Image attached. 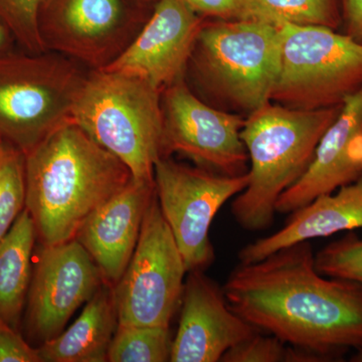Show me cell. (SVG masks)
I'll use <instances>...</instances> for the list:
<instances>
[{
  "label": "cell",
  "instance_id": "obj_11",
  "mask_svg": "<svg viewBox=\"0 0 362 362\" xmlns=\"http://www.w3.org/2000/svg\"><path fill=\"white\" fill-rule=\"evenodd\" d=\"M162 157L178 153L225 175L247 173L240 137L245 118L216 108L195 95L185 77L161 90Z\"/></svg>",
  "mask_w": 362,
  "mask_h": 362
},
{
  "label": "cell",
  "instance_id": "obj_21",
  "mask_svg": "<svg viewBox=\"0 0 362 362\" xmlns=\"http://www.w3.org/2000/svg\"><path fill=\"white\" fill-rule=\"evenodd\" d=\"M25 154L6 145L0 156V240L25 209Z\"/></svg>",
  "mask_w": 362,
  "mask_h": 362
},
{
  "label": "cell",
  "instance_id": "obj_17",
  "mask_svg": "<svg viewBox=\"0 0 362 362\" xmlns=\"http://www.w3.org/2000/svg\"><path fill=\"white\" fill-rule=\"evenodd\" d=\"M357 228H362V177L293 211L283 228L246 245L238 258L255 263L293 245Z\"/></svg>",
  "mask_w": 362,
  "mask_h": 362
},
{
  "label": "cell",
  "instance_id": "obj_6",
  "mask_svg": "<svg viewBox=\"0 0 362 362\" xmlns=\"http://www.w3.org/2000/svg\"><path fill=\"white\" fill-rule=\"evenodd\" d=\"M87 76L78 63L54 52L0 54V139L26 154L73 121Z\"/></svg>",
  "mask_w": 362,
  "mask_h": 362
},
{
  "label": "cell",
  "instance_id": "obj_14",
  "mask_svg": "<svg viewBox=\"0 0 362 362\" xmlns=\"http://www.w3.org/2000/svg\"><path fill=\"white\" fill-rule=\"evenodd\" d=\"M204 18L182 0H157L132 44L103 70L125 71L162 90L185 77Z\"/></svg>",
  "mask_w": 362,
  "mask_h": 362
},
{
  "label": "cell",
  "instance_id": "obj_18",
  "mask_svg": "<svg viewBox=\"0 0 362 362\" xmlns=\"http://www.w3.org/2000/svg\"><path fill=\"white\" fill-rule=\"evenodd\" d=\"M118 326L113 287L104 283L71 326L37 347L40 362H105Z\"/></svg>",
  "mask_w": 362,
  "mask_h": 362
},
{
  "label": "cell",
  "instance_id": "obj_13",
  "mask_svg": "<svg viewBox=\"0 0 362 362\" xmlns=\"http://www.w3.org/2000/svg\"><path fill=\"white\" fill-rule=\"evenodd\" d=\"M188 273L169 361H221L228 350L259 330L233 311L223 289L202 271Z\"/></svg>",
  "mask_w": 362,
  "mask_h": 362
},
{
  "label": "cell",
  "instance_id": "obj_3",
  "mask_svg": "<svg viewBox=\"0 0 362 362\" xmlns=\"http://www.w3.org/2000/svg\"><path fill=\"white\" fill-rule=\"evenodd\" d=\"M340 109L299 110L270 102L245 118L240 137L249 157V182L232 204L240 228L261 232L273 223L279 197L304 175Z\"/></svg>",
  "mask_w": 362,
  "mask_h": 362
},
{
  "label": "cell",
  "instance_id": "obj_7",
  "mask_svg": "<svg viewBox=\"0 0 362 362\" xmlns=\"http://www.w3.org/2000/svg\"><path fill=\"white\" fill-rule=\"evenodd\" d=\"M280 69L272 101L299 110L342 105L362 88V45L324 26L280 23Z\"/></svg>",
  "mask_w": 362,
  "mask_h": 362
},
{
  "label": "cell",
  "instance_id": "obj_31",
  "mask_svg": "<svg viewBox=\"0 0 362 362\" xmlns=\"http://www.w3.org/2000/svg\"><path fill=\"white\" fill-rule=\"evenodd\" d=\"M6 143L0 139V156H1L2 152H4V148H6Z\"/></svg>",
  "mask_w": 362,
  "mask_h": 362
},
{
  "label": "cell",
  "instance_id": "obj_22",
  "mask_svg": "<svg viewBox=\"0 0 362 362\" xmlns=\"http://www.w3.org/2000/svg\"><path fill=\"white\" fill-rule=\"evenodd\" d=\"M278 23L315 25L337 30L341 26L340 0H257Z\"/></svg>",
  "mask_w": 362,
  "mask_h": 362
},
{
  "label": "cell",
  "instance_id": "obj_16",
  "mask_svg": "<svg viewBox=\"0 0 362 362\" xmlns=\"http://www.w3.org/2000/svg\"><path fill=\"white\" fill-rule=\"evenodd\" d=\"M156 194V181L133 178L90 214L76 235L75 239L96 263L104 282L112 287L129 264L145 214Z\"/></svg>",
  "mask_w": 362,
  "mask_h": 362
},
{
  "label": "cell",
  "instance_id": "obj_12",
  "mask_svg": "<svg viewBox=\"0 0 362 362\" xmlns=\"http://www.w3.org/2000/svg\"><path fill=\"white\" fill-rule=\"evenodd\" d=\"M104 283L94 259L77 240L42 246L28 294V335L40 344L58 337Z\"/></svg>",
  "mask_w": 362,
  "mask_h": 362
},
{
  "label": "cell",
  "instance_id": "obj_1",
  "mask_svg": "<svg viewBox=\"0 0 362 362\" xmlns=\"http://www.w3.org/2000/svg\"><path fill=\"white\" fill-rule=\"evenodd\" d=\"M247 322L331 361L362 345V287L319 273L310 243L240 264L223 288Z\"/></svg>",
  "mask_w": 362,
  "mask_h": 362
},
{
  "label": "cell",
  "instance_id": "obj_4",
  "mask_svg": "<svg viewBox=\"0 0 362 362\" xmlns=\"http://www.w3.org/2000/svg\"><path fill=\"white\" fill-rule=\"evenodd\" d=\"M280 54V23L204 20L185 73L218 109L250 115L272 102Z\"/></svg>",
  "mask_w": 362,
  "mask_h": 362
},
{
  "label": "cell",
  "instance_id": "obj_15",
  "mask_svg": "<svg viewBox=\"0 0 362 362\" xmlns=\"http://www.w3.org/2000/svg\"><path fill=\"white\" fill-rule=\"evenodd\" d=\"M362 177V88L347 97L324 132L304 175L279 197L276 211L292 214L319 195Z\"/></svg>",
  "mask_w": 362,
  "mask_h": 362
},
{
  "label": "cell",
  "instance_id": "obj_24",
  "mask_svg": "<svg viewBox=\"0 0 362 362\" xmlns=\"http://www.w3.org/2000/svg\"><path fill=\"white\" fill-rule=\"evenodd\" d=\"M315 265L326 277L349 281L362 287V239L350 233L330 243L315 255Z\"/></svg>",
  "mask_w": 362,
  "mask_h": 362
},
{
  "label": "cell",
  "instance_id": "obj_28",
  "mask_svg": "<svg viewBox=\"0 0 362 362\" xmlns=\"http://www.w3.org/2000/svg\"><path fill=\"white\" fill-rule=\"evenodd\" d=\"M345 35L362 45V0H340Z\"/></svg>",
  "mask_w": 362,
  "mask_h": 362
},
{
  "label": "cell",
  "instance_id": "obj_19",
  "mask_svg": "<svg viewBox=\"0 0 362 362\" xmlns=\"http://www.w3.org/2000/svg\"><path fill=\"white\" fill-rule=\"evenodd\" d=\"M37 240L35 223L23 209L0 240V319L18 329L32 281V258Z\"/></svg>",
  "mask_w": 362,
  "mask_h": 362
},
{
  "label": "cell",
  "instance_id": "obj_8",
  "mask_svg": "<svg viewBox=\"0 0 362 362\" xmlns=\"http://www.w3.org/2000/svg\"><path fill=\"white\" fill-rule=\"evenodd\" d=\"M187 273L156 194L129 264L113 286L118 324L169 327L180 306Z\"/></svg>",
  "mask_w": 362,
  "mask_h": 362
},
{
  "label": "cell",
  "instance_id": "obj_9",
  "mask_svg": "<svg viewBox=\"0 0 362 362\" xmlns=\"http://www.w3.org/2000/svg\"><path fill=\"white\" fill-rule=\"evenodd\" d=\"M152 13L126 0H45L39 30L45 52L87 66L106 69L132 44Z\"/></svg>",
  "mask_w": 362,
  "mask_h": 362
},
{
  "label": "cell",
  "instance_id": "obj_5",
  "mask_svg": "<svg viewBox=\"0 0 362 362\" xmlns=\"http://www.w3.org/2000/svg\"><path fill=\"white\" fill-rule=\"evenodd\" d=\"M73 122L129 168L133 178L154 181L162 157L161 90L119 71H90Z\"/></svg>",
  "mask_w": 362,
  "mask_h": 362
},
{
  "label": "cell",
  "instance_id": "obj_20",
  "mask_svg": "<svg viewBox=\"0 0 362 362\" xmlns=\"http://www.w3.org/2000/svg\"><path fill=\"white\" fill-rule=\"evenodd\" d=\"M171 345L169 327L118 324L109 347L108 361H169Z\"/></svg>",
  "mask_w": 362,
  "mask_h": 362
},
{
  "label": "cell",
  "instance_id": "obj_26",
  "mask_svg": "<svg viewBox=\"0 0 362 362\" xmlns=\"http://www.w3.org/2000/svg\"><path fill=\"white\" fill-rule=\"evenodd\" d=\"M192 11L211 20L266 21L279 23L257 0H182Z\"/></svg>",
  "mask_w": 362,
  "mask_h": 362
},
{
  "label": "cell",
  "instance_id": "obj_30",
  "mask_svg": "<svg viewBox=\"0 0 362 362\" xmlns=\"http://www.w3.org/2000/svg\"><path fill=\"white\" fill-rule=\"evenodd\" d=\"M350 361L362 362V345H361L359 347H357L356 354L351 356Z\"/></svg>",
  "mask_w": 362,
  "mask_h": 362
},
{
  "label": "cell",
  "instance_id": "obj_25",
  "mask_svg": "<svg viewBox=\"0 0 362 362\" xmlns=\"http://www.w3.org/2000/svg\"><path fill=\"white\" fill-rule=\"evenodd\" d=\"M223 362H312L310 352L287 343L274 335L261 334V331L226 352Z\"/></svg>",
  "mask_w": 362,
  "mask_h": 362
},
{
  "label": "cell",
  "instance_id": "obj_10",
  "mask_svg": "<svg viewBox=\"0 0 362 362\" xmlns=\"http://www.w3.org/2000/svg\"><path fill=\"white\" fill-rule=\"evenodd\" d=\"M159 206L188 272L202 271L214 259L209 230L226 202L249 182V175H225L161 157L154 168Z\"/></svg>",
  "mask_w": 362,
  "mask_h": 362
},
{
  "label": "cell",
  "instance_id": "obj_27",
  "mask_svg": "<svg viewBox=\"0 0 362 362\" xmlns=\"http://www.w3.org/2000/svg\"><path fill=\"white\" fill-rule=\"evenodd\" d=\"M0 362H40L39 352L18 329L0 319Z\"/></svg>",
  "mask_w": 362,
  "mask_h": 362
},
{
  "label": "cell",
  "instance_id": "obj_2",
  "mask_svg": "<svg viewBox=\"0 0 362 362\" xmlns=\"http://www.w3.org/2000/svg\"><path fill=\"white\" fill-rule=\"evenodd\" d=\"M26 204L42 246L75 239L105 202L133 180L120 159L70 121L25 154Z\"/></svg>",
  "mask_w": 362,
  "mask_h": 362
},
{
  "label": "cell",
  "instance_id": "obj_29",
  "mask_svg": "<svg viewBox=\"0 0 362 362\" xmlns=\"http://www.w3.org/2000/svg\"><path fill=\"white\" fill-rule=\"evenodd\" d=\"M14 39L6 25L0 21V54L11 51L14 45Z\"/></svg>",
  "mask_w": 362,
  "mask_h": 362
},
{
  "label": "cell",
  "instance_id": "obj_23",
  "mask_svg": "<svg viewBox=\"0 0 362 362\" xmlns=\"http://www.w3.org/2000/svg\"><path fill=\"white\" fill-rule=\"evenodd\" d=\"M45 0H0V21L21 51L45 52L39 30V14Z\"/></svg>",
  "mask_w": 362,
  "mask_h": 362
}]
</instances>
